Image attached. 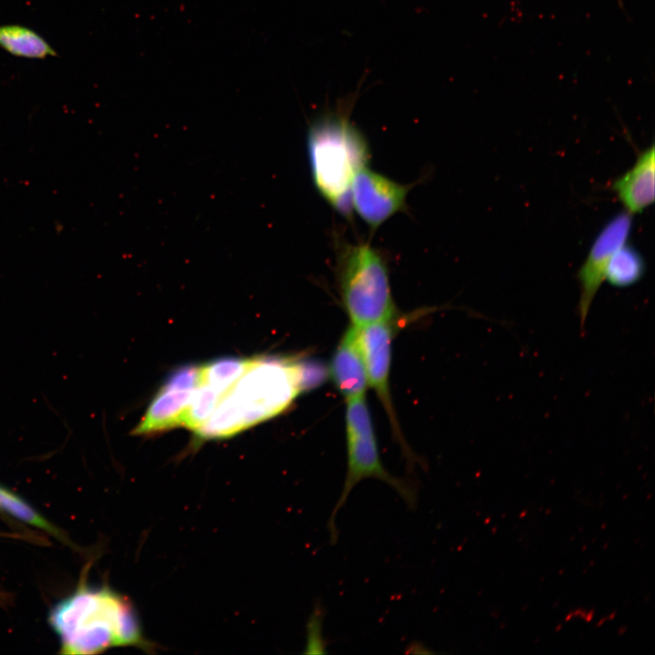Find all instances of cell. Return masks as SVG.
<instances>
[{"mask_svg":"<svg viewBox=\"0 0 655 655\" xmlns=\"http://www.w3.org/2000/svg\"><path fill=\"white\" fill-rule=\"evenodd\" d=\"M345 432L347 471L341 492L328 520L332 545L338 539L337 515L354 488L362 480L375 479L388 485L409 509H416L418 499V488L415 481L391 474L382 463L366 396L346 400Z\"/></svg>","mask_w":655,"mask_h":655,"instance_id":"cell-5","label":"cell"},{"mask_svg":"<svg viewBox=\"0 0 655 655\" xmlns=\"http://www.w3.org/2000/svg\"><path fill=\"white\" fill-rule=\"evenodd\" d=\"M336 280L352 326L360 328L397 317L387 263L369 244L338 247Z\"/></svg>","mask_w":655,"mask_h":655,"instance_id":"cell-4","label":"cell"},{"mask_svg":"<svg viewBox=\"0 0 655 655\" xmlns=\"http://www.w3.org/2000/svg\"><path fill=\"white\" fill-rule=\"evenodd\" d=\"M654 145L642 150L634 165L612 184L625 211L639 214L654 202Z\"/></svg>","mask_w":655,"mask_h":655,"instance_id":"cell-10","label":"cell"},{"mask_svg":"<svg viewBox=\"0 0 655 655\" xmlns=\"http://www.w3.org/2000/svg\"><path fill=\"white\" fill-rule=\"evenodd\" d=\"M328 373L345 400L366 396L368 375L357 327L350 324L343 333L332 355Z\"/></svg>","mask_w":655,"mask_h":655,"instance_id":"cell-9","label":"cell"},{"mask_svg":"<svg viewBox=\"0 0 655 655\" xmlns=\"http://www.w3.org/2000/svg\"><path fill=\"white\" fill-rule=\"evenodd\" d=\"M252 360L224 358L200 366V384H207L223 395L246 372Z\"/></svg>","mask_w":655,"mask_h":655,"instance_id":"cell-14","label":"cell"},{"mask_svg":"<svg viewBox=\"0 0 655 655\" xmlns=\"http://www.w3.org/2000/svg\"><path fill=\"white\" fill-rule=\"evenodd\" d=\"M324 610L316 603L307 622V636L304 653L322 654L327 652V642L323 637Z\"/></svg>","mask_w":655,"mask_h":655,"instance_id":"cell-17","label":"cell"},{"mask_svg":"<svg viewBox=\"0 0 655 655\" xmlns=\"http://www.w3.org/2000/svg\"><path fill=\"white\" fill-rule=\"evenodd\" d=\"M193 390H178L163 386L133 434H149L182 426Z\"/></svg>","mask_w":655,"mask_h":655,"instance_id":"cell-11","label":"cell"},{"mask_svg":"<svg viewBox=\"0 0 655 655\" xmlns=\"http://www.w3.org/2000/svg\"><path fill=\"white\" fill-rule=\"evenodd\" d=\"M1 535H5V536H6V534H4V533L0 532V536H1Z\"/></svg>","mask_w":655,"mask_h":655,"instance_id":"cell-19","label":"cell"},{"mask_svg":"<svg viewBox=\"0 0 655 655\" xmlns=\"http://www.w3.org/2000/svg\"><path fill=\"white\" fill-rule=\"evenodd\" d=\"M396 320L397 317H394L358 328V340L366 365L368 388L376 392L388 415L394 436L400 443L403 454L408 458V467L413 468L418 458L401 434L389 388L392 343L398 327Z\"/></svg>","mask_w":655,"mask_h":655,"instance_id":"cell-6","label":"cell"},{"mask_svg":"<svg viewBox=\"0 0 655 655\" xmlns=\"http://www.w3.org/2000/svg\"><path fill=\"white\" fill-rule=\"evenodd\" d=\"M48 620L63 654L90 655L123 646L153 648L131 601L107 587L81 584L52 609Z\"/></svg>","mask_w":655,"mask_h":655,"instance_id":"cell-2","label":"cell"},{"mask_svg":"<svg viewBox=\"0 0 655 655\" xmlns=\"http://www.w3.org/2000/svg\"><path fill=\"white\" fill-rule=\"evenodd\" d=\"M324 379L317 366L291 358L262 357L221 397L216 409L196 433L201 438L231 437L275 417L297 396Z\"/></svg>","mask_w":655,"mask_h":655,"instance_id":"cell-1","label":"cell"},{"mask_svg":"<svg viewBox=\"0 0 655 655\" xmlns=\"http://www.w3.org/2000/svg\"><path fill=\"white\" fill-rule=\"evenodd\" d=\"M358 92L325 110L309 124L307 149L313 185L320 196L339 215L352 218L351 184L356 173L368 166V144L350 122L349 113Z\"/></svg>","mask_w":655,"mask_h":655,"instance_id":"cell-3","label":"cell"},{"mask_svg":"<svg viewBox=\"0 0 655 655\" xmlns=\"http://www.w3.org/2000/svg\"><path fill=\"white\" fill-rule=\"evenodd\" d=\"M0 509L25 523L45 530L65 543L69 542L62 531L42 516L29 503L1 485Z\"/></svg>","mask_w":655,"mask_h":655,"instance_id":"cell-15","label":"cell"},{"mask_svg":"<svg viewBox=\"0 0 655 655\" xmlns=\"http://www.w3.org/2000/svg\"><path fill=\"white\" fill-rule=\"evenodd\" d=\"M222 394L207 384H200L192 392L182 425L196 431L210 418Z\"/></svg>","mask_w":655,"mask_h":655,"instance_id":"cell-16","label":"cell"},{"mask_svg":"<svg viewBox=\"0 0 655 655\" xmlns=\"http://www.w3.org/2000/svg\"><path fill=\"white\" fill-rule=\"evenodd\" d=\"M413 185H403L371 170L360 168L351 184V204L370 228L377 229L396 214L406 210Z\"/></svg>","mask_w":655,"mask_h":655,"instance_id":"cell-8","label":"cell"},{"mask_svg":"<svg viewBox=\"0 0 655 655\" xmlns=\"http://www.w3.org/2000/svg\"><path fill=\"white\" fill-rule=\"evenodd\" d=\"M632 225L631 215L620 212L608 221L593 241L589 254L578 271L580 287L578 315L580 327L589 315L592 302L605 280L606 270L612 255L627 243Z\"/></svg>","mask_w":655,"mask_h":655,"instance_id":"cell-7","label":"cell"},{"mask_svg":"<svg viewBox=\"0 0 655 655\" xmlns=\"http://www.w3.org/2000/svg\"><path fill=\"white\" fill-rule=\"evenodd\" d=\"M0 47L15 56L29 59L57 55L55 48L41 35L20 25H0Z\"/></svg>","mask_w":655,"mask_h":655,"instance_id":"cell-12","label":"cell"},{"mask_svg":"<svg viewBox=\"0 0 655 655\" xmlns=\"http://www.w3.org/2000/svg\"><path fill=\"white\" fill-rule=\"evenodd\" d=\"M200 384V366H186L171 374L164 387L178 390H193Z\"/></svg>","mask_w":655,"mask_h":655,"instance_id":"cell-18","label":"cell"},{"mask_svg":"<svg viewBox=\"0 0 655 655\" xmlns=\"http://www.w3.org/2000/svg\"><path fill=\"white\" fill-rule=\"evenodd\" d=\"M645 272L641 255L632 247L624 244L611 257L605 280L617 287H627L640 281Z\"/></svg>","mask_w":655,"mask_h":655,"instance_id":"cell-13","label":"cell"}]
</instances>
